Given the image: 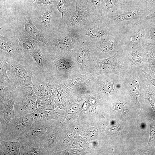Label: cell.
Here are the masks:
<instances>
[{
  "label": "cell",
  "instance_id": "1",
  "mask_svg": "<svg viewBox=\"0 0 155 155\" xmlns=\"http://www.w3.org/2000/svg\"><path fill=\"white\" fill-rule=\"evenodd\" d=\"M150 13L142 4L127 2L103 17L108 27L116 35H122L142 21Z\"/></svg>",
  "mask_w": 155,
  "mask_h": 155
},
{
  "label": "cell",
  "instance_id": "2",
  "mask_svg": "<svg viewBox=\"0 0 155 155\" xmlns=\"http://www.w3.org/2000/svg\"><path fill=\"white\" fill-rule=\"evenodd\" d=\"M8 64L7 73L16 87L32 85V78L34 69L31 61L26 56L21 60L9 56L4 57Z\"/></svg>",
  "mask_w": 155,
  "mask_h": 155
},
{
  "label": "cell",
  "instance_id": "3",
  "mask_svg": "<svg viewBox=\"0 0 155 155\" xmlns=\"http://www.w3.org/2000/svg\"><path fill=\"white\" fill-rule=\"evenodd\" d=\"M121 75L125 90L136 106L140 107L142 103V93L147 80L144 73L140 69H134L127 71Z\"/></svg>",
  "mask_w": 155,
  "mask_h": 155
},
{
  "label": "cell",
  "instance_id": "4",
  "mask_svg": "<svg viewBox=\"0 0 155 155\" xmlns=\"http://www.w3.org/2000/svg\"><path fill=\"white\" fill-rule=\"evenodd\" d=\"M38 116L37 113L15 117L9 123L5 131L0 135L3 140L8 141H16L29 130Z\"/></svg>",
  "mask_w": 155,
  "mask_h": 155
},
{
  "label": "cell",
  "instance_id": "5",
  "mask_svg": "<svg viewBox=\"0 0 155 155\" xmlns=\"http://www.w3.org/2000/svg\"><path fill=\"white\" fill-rule=\"evenodd\" d=\"M15 98L14 110L15 117H20L34 112L37 108V101L32 85L17 87Z\"/></svg>",
  "mask_w": 155,
  "mask_h": 155
},
{
  "label": "cell",
  "instance_id": "6",
  "mask_svg": "<svg viewBox=\"0 0 155 155\" xmlns=\"http://www.w3.org/2000/svg\"><path fill=\"white\" fill-rule=\"evenodd\" d=\"M152 22L143 19L125 34L120 35L123 49L142 46L145 44Z\"/></svg>",
  "mask_w": 155,
  "mask_h": 155
},
{
  "label": "cell",
  "instance_id": "7",
  "mask_svg": "<svg viewBox=\"0 0 155 155\" xmlns=\"http://www.w3.org/2000/svg\"><path fill=\"white\" fill-rule=\"evenodd\" d=\"M123 49V55L127 70L139 69L148 73V58L143 46H137Z\"/></svg>",
  "mask_w": 155,
  "mask_h": 155
},
{
  "label": "cell",
  "instance_id": "8",
  "mask_svg": "<svg viewBox=\"0 0 155 155\" xmlns=\"http://www.w3.org/2000/svg\"><path fill=\"white\" fill-rule=\"evenodd\" d=\"M123 52L122 49L110 57L102 60H98V65L101 71L121 75L127 71Z\"/></svg>",
  "mask_w": 155,
  "mask_h": 155
},
{
  "label": "cell",
  "instance_id": "9",
  "mask_svg": "<svg viewBox=\"0 0 155 155\" xmlns=\"http://www.w3.org/2000/svg\"><path fill=\"white\" fill-rule=\"evenodd\" d=\"M50 75V73L46 71L34 72L32 78L33 89L37 99L51 96L52 88Z\"/></svg>",
  "mask_w": 155,
  "mask_h": 155
},
{
  "label": "cell",
  "instance_id": "10",
  "mask_svg": "<svg viewBox=\"0 0 155 155\" xmlns=\"http://www.w3.org/2000/svg\"><path fill=\"white\" fill-rule=\"evenodd\" d=\"M53 125L50 120L36 118L29 131L18 141L30 140H41L53 131Z\"/></svg>",
  "mask_w": 155,
  "mask_h": 155
},
{
  "label": "cell",
  "instance_id": "11",
  "mask_svg": "<svg viewBox=\"0 0 155 155\" xmlns=\"http://www.w3.org/2000/svg\"><path fill=\"white\" fill-rule=\"evenodd\" d=\"M99 39L98 48L103 55L112 56L123 49L120 35H104Z\"/></svg>",
  "mask_w": 155,
  "mask_h": 155
},
{
  "label": "cell",
  "instance_id": "12",
  "mask_svg": "<svg viewBox=\"0 0 155 155\" xmlns=\"http://www.w3.org/2000/svg\"><path fill=\"white\" fill-rule=\"evenodd\" d=\"M15 99L7 101L0 100V135L6 130L8 125L15 117Z\"/></svg>",
  "mask_w": 155,
  "mask_h": 155
},
{
  "label": "cell",
  "instance_id": "13",
  "mask_svg": "<svg viewBox=\"0 0 155 155\" xmlns=\"http://www.w3.org/2000/svg\"><path fill=\"white\" fill-rule=\"evenodd\" d=\"M20 144V152L22 155L50 154L43 147L41 140H30L19 141Z\"/></svg>",
  "mask_w": 155,
  "mask_h": 155
},
{
  "label": "cell",
  "instance_id": "14",
  "mask_svg": "<svg viewBox=\"0 0 155 155\" xmlns=\"http://www.w3.org/2000/svg\"><path fill=\"white\" fill-rule=\"evenodd\" d=\"M0 48L7 52L13 58L21 60L24 56L20 55L21 50L13 42L7 37L0 35Z\"/></svg>",
  "mask_w": 155,
  "mask_h": 155
},
{
  "label": "cell",
  "instance_id": "15",
  "mask_svg": "<svg viewBox=\"0 0 155 155\" xmlns=\"http://www.w3.org/2000/svg\"><path fill=\"white\" fill-rule=\"evenodd\" d=\"M20 144L18 141H8L0 138V155H21Z\"/></svg>",
  "mask_w": 155,
  "mask_h": 155
},
{
  "label": "cell",
  "instance_id": "16",
  "mask_svg": "<svg viewBox=\"0 0 155 155\" xmlns=\"http://www.w3.org/2000/svg\"><path fill=\"white\" fill-rule=\"evenodd\" d=\"M29 54L34 69L36 71H45V61L44 54L37 46Z\"/></svg>",
  "mask_w": 155,
  "mask_h": 155
},
{
  "label": "cell",
  "instance_id": "17",
  "mask_svg": "<svg viewBox=\"0 0 155 155\" xmlns=\"http://www.w3.org/2000/svg\"><path fill=\"white\" fill-rule=\"evenodd\" d=\"M24 28L31 38L48 46L44 35L36 27L29 17L27 18L24 24Z\"/></svg>",
  "mask_w": 155,
  "mask_h": 155
},
{
  "label": "cell",
  "instance_id": "18",
  "mask_svg": "<svg viewBox=\"0 0 155 155\" xmlns=\"http://www.w3.org/2000/svg\"><path fill=\"white\" fill-rule=\"evenodd\" d=\"M8 64L3 56L1 55L0 61V84L6 86H16L8 75Z\"/></svg>",
  "mask_w": 155,
  "mask_h": 155
},
{
  "label": "cell",
  "instance_id": "19",
  "mask_svg": "<svg viewBox=\"0 0 155 155\" xmlns=\"http://www.w3.org/2000/svg\"><path fill=\"white\" fill-rule=\"evenodd\" d=\"M143 47L146 53L148 65V73L152 76L155 74V44H145Z\"/></svg>",
  "mask_w": 155,
  "mask_h": 155
},
{
  "label": "cell",
  "instance_id": "20",
  "mask_svg": "<svg viewBox=\"0 0 155 155\" xmlns=\"http://www.w3.org/2000/svg\"><path fill=\"white\" fill-rule=\"evenodd\" d=\"M59 131H52L41 139V143L44 148L49 153L50 150L55 145L59 135Z\"/></svg>",
  "mask_w": 155,
  "mask_h": 155
},
{
  "label": "cell",
  "instance_id": "21",
  "mask_svg": "<svg viewBox=\"0 0 155 155\" xmlns=\"http://www.w3.org/2000/svg\"><path fill=\"white\" fill-rule=\"evenodd\" d=\"M18 88L16 86L8 87L0 86V100L7 101L15 98L16 95Z\"/></svg>",
  "mask_w": 155,
  "mask_h": 155
},
{
  "label": "cell",
  "instance_id": "22",
  "mask_svg": "<svg viewBox=\"0 0 155 155\" xmlns=\"http://www.w3.org/2000/svg\"><path fill=\"white\" fill-rule=\"evenodd\" d=\"M143 92L145 98L155 108V89L154 86L147 80L145 83Z\"/></svg>",
  "mask_w": 155,
  "mask_h": 155
},
{
  "label": "cell",
  "instance_id": "23",
  "mask_svg": "<svg viewBox=\"0 0 155 155\" xmlns=\"http://www.w3.org/2000/svg\"><path fill=\"white\" fill-rule=\"evenodd\" d=\"M38 108L41 111L49 110L53 107V100L51 97L37 99Z\"/></svg>",
  "mask_w": 155,
  "mask_h": 155
},
{
  "label": "cell",
  "instance_id": "24",
  "mask_svg": "<svg viewBox=\"0 0 155 155\" xmlns=\"http://www.w3.org/2000/svg\"><path fill=\"white\" fill-rule=\"evenodd\" d=\"M19 44L22 49L28 53L32 51L36 46L33 40H21L19 42Z\"/></svg>",
  "mask_w": 155,
  "mask_h": 155
},
{
  "label": "cell",
  "instance_id": "25",
  "mask_svg": "<svg viewBox=\"0 0 155 155\" xmlns=\"http://www.w3.org/2000/svg\"><path fill=\"white\" fill-rule=\"evenodd\" d=\"M55 44L59 49H65L70 46L71 40L68 37H62L56 40Z\"/></svg>",
  "mask_w": 155,
  "mask_h": 155
},
{
  "label": "cell",
  "instance_id": "26",
  "mask_svg": "<svg viewBox=\"0 0 155 155\" xmlns=\"http://www.w3.org/2000/svg\"><path fill=\"white\" fill-rule=\"evenodd\" d=\"M152 22V26L146 40L145 44H155V21Z\"/></svg>",
  "mask_w": 155,
  "mask_h": 155
},
{
  "label": "cell",
  "instance_id": "27",
  "mask_svg": "<svg viewBox=\"0 0 155 155\" xmlns=\"http://www.w3.org/2000/svg\"><path fill=\"white\" fill-rule=\"evenodd\" d=\"M127 102L124 99L119 98L115 102V108L117 112L123 113L127 109Z\"/></svg>",
  "mask_w": 155,
  "mask_h": 155
},
{
  "label": "cell",
  "instance_id": "28",
  "mask_svg": "<svg viewBox=\"0 0 155 155\" xmlns=\"http://www.w3.org/2000/svg\"><path fill=\"white\" fill-rule=\"evenodd\" d=\"M51 12L49 11L44 12L40 16V20L42 24L46 27H48L49 25L51 19Z\"/></svg>",
  "mask_w": 155,
  "mask_h": 155
},
{
  "label": "cell",
  "instance_id": "29",
  "mask_svg": "<svg viewBox=\"0 0 155 155\" xmlns=\"http://www.w3.org/2000/svg\"><path fill=\"white\" fill-rule=\"evenodd\" d=\"M155 140V123L151 121L150 130V139L148 145H151Z\"/></svg>",
  "mask_w": 155,
  "mask_h": 155
},
{
  "label": "cell",
  "instance_id": "30",
  "mask_svg": "<svg viewBox=\"0 0 155 155\" xmlns=\"http://www.w3.org/2000/svg\"><path fill=\"white\" fill-rule=\"evenodd\" d=\"M81 16L80 12H74L71 16L70 19V23L72 25L78 24L80 22Z\"/></svg>",
  "mask_w": 155,
  "mask_h": 155
},
{
  "label": "cell",
  "instance_id": "31",
  "mask_svg": "<svg viewBox=\"0 0 155 155\" xmlns=\"http://www.w3.org/2000/svg\"><path fill=\"white\" fill-rule=\"evenodd\" d=\"M146 2V7L151 14L155 11V0H144Z\"/></svg>",
  "mask_w": 155,
  "mask_h": 155
},
{
  "label": "cell",
  "instance_id": "32",
  "mask_svg": "<svg viewBox=\"0 0 155 155\" xmlns=\"http://www.w3.org/2000/svg\"><path fill=\"white\" fill-rule=\"evenodd\" d=\"M144 73L146 78L155 87V79L151 75L146 72L142 70Z\"/></svg>",
  "mask_w": 155,
  "mask_h": 155
},
{
  "label": "cell",
  "instance_id": "33",
  "mask_svg": "<svg viewBox=\"0 0 155 155\" xmlns=\"http://www.w3.org/2000/svg\"><path fill=\"white\" fill-rule=\"evenodd\" d=\"M85 58L84 52L82 51H79L77 55V61L80 63H82L84 61Z\"/></svg>",
  "mask_w": 155,
  "mask_h": 155
},
{
  "label": "cell",
  "instance_id": "34",
  "mask_svg": "<svg viewBox=\"0 0 155 155\" xmlns=\"http://www.w3.org/2000/svg\"><path fill=\"white\" fill-rule=\"evenodd\" d=\"M54 0H35V3L38 4L45 5H49L52 3Z\"/></svg>",
  "mask_w": 155,
  "mask_h": 155
},
{
  "label": "cell",
  "instance_id": "35",
  "mask_svg": "<svg viewBox=\"0 0 155 155\" xmlns=\"http://www.w3.org/2000/svg\"><path fill=\"white\" fill-rule=\"evenodd\" d=\"M57 8L59 12L61 14L63 18L64 13V8L63 3L61 2H60L58 4Z\"/></svg>",
  "mask_w": 155,
  "mask_h": 155
}]
</instances>
